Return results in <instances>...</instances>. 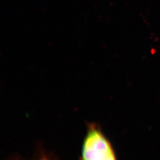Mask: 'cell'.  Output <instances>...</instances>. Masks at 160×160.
<instances>
[{
  "mask_svg": "<svg viewBox=\"0 0 160 160\" xmlns=\"http://www.w3.org/2000/svg\"><path fill=\"white\" fill-rule=\"evenodd\" d=\"M81 160H116L114 150L100 126L90 124L84 139Z\"/></svg>",
  "mask_w": 160,
  "mask_h": 160,
  "instance_id": "cell-1",
  "label": "cell"
},
{
  "mask_svg": "<svg viewBox=\"0 0 160 160\" xmlns=\"http://www.w3.org/2000/svg\"><path fill=\"white\" fill-rule=\"evenodd\" d=\"M39 160H50L48 159V158H46V157H42Z\"/></svg>",
  "mask_w": 160,
  "mask_h": 160,
  "instance_id": "cell-2",
  "label": "cell"
}]
</instances>
